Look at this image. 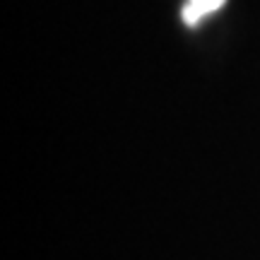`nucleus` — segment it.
<instances>
[{
	"mask_svg": "<svg viewBox=\"0 0 260 260\" xmlns=\"http://www.w3.org/2000/svg\"><path fill=\"white\" fill-rule=\"evenodd\" d=\"M224 3L226 0H188L186 8L181 10V17H183V22H186L188 27H195L203 17H207V15L217 12L219 8H224Z\"/></svg>",
	"mask_w": 260,
	"mask_h": 260,
	"instance_id": "1",
	"label": "nucleus"
}]
</instances>
